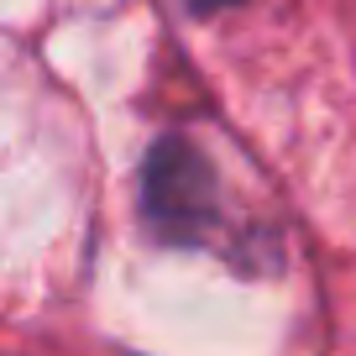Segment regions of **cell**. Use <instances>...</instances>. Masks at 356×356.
<instances>
[{
	"mask_svg": "<svg viewBox=\"0 0 356 356\" xmlns=\"http://www.w3.org/2000/svg\"><path fill=\"white\" fill-rule=\"evenodd\" d=\"M142 204H147V220L157 225V236H168L178 246L210 241L215 220H220L215 173L184 136H163L152 147L147 173H142Z\"/></svg>",
	"mask_w": 356,
	"mask_h": 356,
	"instance_id": "6da1fadb",
	"label": "cell"
},
{
	"mask_svg": "<svg viewBox=\"0 0 356 356\" xmlns=\"http://www.w3.org/2000/svg\"><path fill=\"white\" fill-rule=\"evenodd\" d=\"M194 11H220V6H236V0H189Z\"/></svg>",
	"mask_w": 356,
	"mask_h": 356,
	"instance_id": "7a4b0ae2",
	"label": "cell"
}]
</instances>
